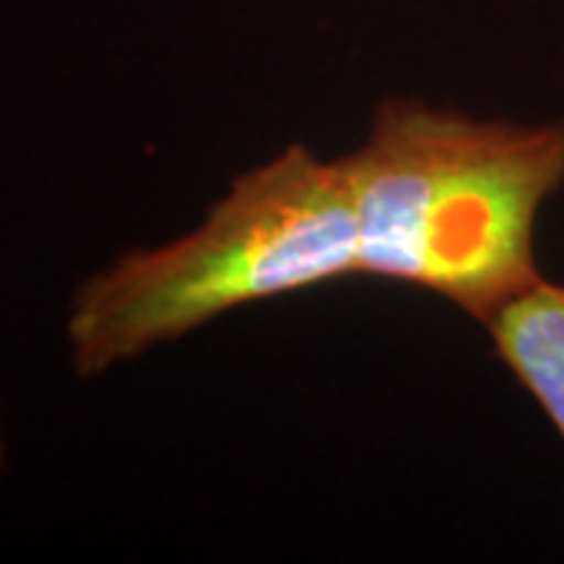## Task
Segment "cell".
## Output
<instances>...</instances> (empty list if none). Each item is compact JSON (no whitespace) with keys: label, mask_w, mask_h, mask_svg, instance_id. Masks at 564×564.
Here are the masks:
<instances>
[{"label":"cell","mask_w":564,"mask_h":564,"mask_svg":"<svg viewBox=\"0 0 564 564\" xmlns=\"http://www.w3.org/2000/svg\"><path fill=\"white\" fill-rule=\"evenodd\" d=\"M343 163L358 280L430 292L480 326L545 280L536 226L564 188V120H477L389 98Z\"/></svg>","instance_id":"6da1fadb"},{"label":"cell","mask_w":564,"mask_h":564,"mask_svg":"<svg viewBox=\"0 0 564 564\" xmlns=\"http://www.w3.org/2000/svg\"><path fill=\"white\" fill-rule=\"evenodd\" d=\"M343 280H358L345 163L289 144L232 182L192 232L82 280L66 314L69 364L95 380L223 314Z\"/></svg>","instance_id":"7a4b0ae2"},{"label":"cell","mask_w":564,"mask_h":564,"mask_svg":"<svg viewBox=\"0 0 564 564\" xmlns=\"http://www.w3.org/2000/svg\"><path fill=\"white\" fill-rule=\"evenodd\" d=\"M484 329L496 358L540 404L564 445V282H536Z\"/></svg>","instance_id":"3957f363"},{"label":"cell","mask_w":564,"mask_h":564,"mask_svg":"<svg viewBox=\"0 0 564 564\" xmlns=\"http://www.w3.org/2000/svg\"><path fill=\"white\" fill-rule=\"evenodd\" d=\"M7 464V443H3V426H0V470Z\"/></svg>","instance_id":"277c9868"}]
</instances>
